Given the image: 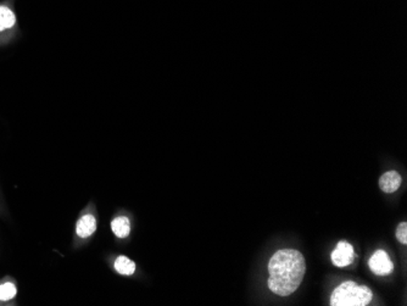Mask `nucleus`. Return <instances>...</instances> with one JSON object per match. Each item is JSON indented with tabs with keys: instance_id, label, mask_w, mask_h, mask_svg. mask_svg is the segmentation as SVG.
<instances>
[{
	"instance_id": "f257e3e1",
	"label": "nucleus",
	"mask_w": 407,
	"mask_h": 306,
	"mask_svg": "<svg viewBox=\"0 0 407 306\" xmlns=\"http://www.w3.org/2000/svg\"><path fill=\"white\" fill-rule=\"evenodd\" d=\"M305 272L304 255L295 249L278 250L268 264V288L280 297H288L299 288Z\"/></svg>"
},
{
	"instance_id": "f03ea898",
	"label": "nucleus",
	"mask_w": 407,
	"mask_h": 306,
	"mask_svg": "<svg viewBox=\"0 0 407 306\" xmlns=\"http://www.w3.org/2000/svg\"><path fill=\"white\" fill-rule=\"evenodd\" d=\"M373 299L370 288L355 282H344L333 291L331 295L332 306H366Z\"/></svg>"
},
{
	"instance_id": "7ed1b4c3",
	"label": "nucleus",
	"mask_w": 407,
	"mask_h": 306,
	"mask_svg": "<svg viewBox=\"0 0 407 306\" xmlns=\"http://www.w3.org/2000/svg\"><path fill=\"white\" fill-rule=\"evenodd\" d=\"M354 259H355L354 248L347 242H339L337 248L333 250V264L338 266V267H345L347 265L352 264Z\"/></svg>"
},
{
	"instance_id": "20e7f679",
	"label": "nucleus",
	"mask_w": 407,
	"mask_h": 306,
	"mask_svg": "<svg viewBox=\"0 0 407 306\" xmlns=\"http://www.w3.org/2000/svg\"><path fill=\"white\" fill-rule=\"evenodd\" d=\"M368 265H370L371 271L379 276H385L393 272V263L390 261L388 254L384 250H377L375 254L372 255Z\"/></svg>"
},
{
	"instance_id": "39448f33",
	"label": "nucleus",
	"mask_w": 407,
	"mask_h": 306,
	"mask_svg": "<svg viewBox=\"0 0 407 306\" xmlns=\"http://www.w3.org/2000/svg\"><path fill=\"white\" fill-rule=\"evenodd\" d=\"M16 15H15L13 3L4 1L0 4V34L8 32L16 26Z\"/></svg>"
},
{
	"instance_id": "423d86ee",
	"label": "nucleus",
	"mask_w": 407,
	"mask_h": 306,
	"mask_svg": "<svg viewBox=\"0 0 407 306\" xmlns=\"http://www.w3.org/2000/svg\"><path fill=\"white\" fill-rule=\"evenodd\" d=\"M401 186V176L396 171H388L379 179V187L384 193H394Z\"/></svg>"
},
{
	"instance_id": "0eeeda50",
	"label": "nucleus",
	"mask_w": 407,
	"mask_h": 306,
	"mask_svg": "<svg viewBox=\"0 0 407 306\" xmlns=\"http://www.w3.org/2000/svg\"><path fill=\"white\" fill-rule=\"evenodd\" d=\"M97 231V220L93 215H85L81 217L77 222L76 227V233L81 238H88L92 236L94 232Z\"/></svg>"
},
{
	"instance_id": "6e6552de",
	"label": "nucleus",
	"mask_w": 407,
	"mask_h": 306,
	"mask_svg": "<svg viewBox=\"0 0 407 306\" xmlns=\"http://www.w3.org/2000/svg\"><path fill=\"white\" fill-rule=\"evenodd\" d=\"M111 230L118 238H126L131 232V223L126 216H118L111 222Z\"/></svg>"
},
{
	"instance_id": "1a4fd4ad",
	"label": "nucleus",
	"mask_w": 407,
	"mask_h": 306,
	"mask_svg": "<svg viewBox=\"0 0 407 306\" xmlns=\"http://www.w3.org/2000/svg\"><path fill=\"white\" fill-rule=\"evenodd\" d=\"M115 270L123 276H131L136 271V264L131 259H128L127 256L121 255L115 261Z\"/></svg>"
},
{
	"instance_id": "9d476101",
	"label": "nucleus",
	"mask_w": 407,
	"mask_h": 306,
	"mask_svg": "<svg viewBox=\"0 0 407 306\" xmlns=\"http://www.w3.org/2000/svg\"><path fill=\"white\" fill-rule=\"evenodd\" d=\"M18 289L15 287L14 283L6 282L4 284H0V300L1 302H8L16 297Z\"/></svg>"
},
{
	"instance_id": "9b49d317",
	"label": "nucleus",
	"mask_w": 407,
	"mask_h": 306,
	"mask_svg": "<svg viewBox=\"0 0 407 306\" xmlns=\"http://www.w3.org/2000/svg\"><path fill=\"white\" fill-rule=\"evenodd\" d=\"M396 238H398L400 243L403 244H406L407 243V223L406 222H403L399 225L398 228H396Z\"/></svg>"
}]
</instances>
